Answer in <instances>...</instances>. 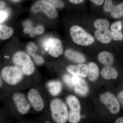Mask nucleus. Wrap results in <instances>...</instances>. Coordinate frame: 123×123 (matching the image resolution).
Listing matches in <instances>:
<instances>
[{
	"label": "nucleus",
	"instance_id": "nucleus-4",
	"mask_svg": "<svg viewBox=\"0 0 123 123\" xmlns=\"http://www.w3.org/2000/svg\"><path fill=\"white\" fill-rule=\"evenodd\" d=\"M70 34L73 41L78 45L88 46L94 42V38L92 36L78 26L71 27Z\"/></svg>",
	"mask_w": 123,
	"mask_h": 123
},
{
	"label": "nucleus",
	"instance_id": "nucleus-28",
	"mask_svg": "<svg viewBox=\"0 0 123 123\" xmlns=\"http://www.w3.org/2000/svg\"><path fill=\"white\" fill-rule=\"evenodd\" d=\"M0 23H1L7 18L8 16V13L6 11L1 10L0 11Z\"/></svg>",
	"mask_w": 123,
	"mask_h": 123
},
{
	"label": "nucleus",
	"instance_id": "nucleus-6",
	"mask_svg": "<svg viewBox=\"0 0 123 123\" xmlns=\"http://www.w3.org/2000/svg\"><path fill=\"white\" fill-rule=\"evenodd\" d=\"M43 47L49 55L57 57L62 55L63 52L61 41L57 38L50 37L45 40Z\"/></svg>",
	"mask_w": 123,
	"mask_h": 123
},
{
	"label": "nucleus",
	"instance_id": "nucleus-31",
	"mask_svg": "<svg viewBox=\"0 0 123 123\" xmlns=\"http://www.w3.org/2000/svg\"><path fill=\"white\" fill-rule=\"evenodd\" d=\"M84 0H69L70 2L75 4H80L83 2Z\"/></svg>",
	"mask_w": 123,
	"mask_h": 123
},
{
	"label": "nucleus",
	"instance_id": "nucleus-2",
	"mask_svg": "<svg viewBox=\"0 0 123 123\" xmlns=\"http://www.w3.org/2000/svg\"><path fill=\"white\" fill-rule=\"evenodd\" d=\"M22 69L18 66H7L3 68L1 71L2 79L6 83L15 85L21 81L23 76Z\"/></svg>",
	"mask_w": 123,
	"mask_h": 123
},
{
	"label": "nucleus",
	"instance_id": "nucleus-30",
	"mask_svg": "<svg viewBox=\"0 0 123 123\" xmlns=\"http://www.w3.org/2000/svg\"><path fill=\"white\" fill-rule=\"evenodd\" d=\"M104 0H90L91 2L98 6H101L103 4Z\"/></svg>",
	"mask_w": 123,
	"mask_h": 123
},
{
	"label": "nucleus",
	"instance_id": "nucleus-27",
	"mask_svg": "<svg viewBox=\"0 0 123 123\" xmlns=\"http://www.w3.org/2000/svg\"><path fill=\"white\" fill-rule=\"evenodd\" d=\"M122 25L120 21H116L113 23L111 26L112 31H121Z\"/></svg>",
	"mask_w": 123,
	"mask_h": 123
},
{
	"label": "nucleus",
	"instance_id": "nucleus-18",
	"mask_svg": "<svg viewBox=\"0 0 123 123\" xmlns=\"http://www.w3.org/2000/svg\"><path fill=\"white\" fill-rule=\"evenodd\" d=\"M101 75L103 78L106 79L111 78L116 79L118 77V73L115 68L111 66H106L101 71Z\"/></svg>",
	"mask_w": 123,
	"mask_h": 123
},
{
	"label": "nucleus",
	"instance_id": "nucleus-9",
	"mask_svg": "<svg viewBox=\"0 0 123 123\" xmlns=\"http://www.w3.org/2000/svg\"><path fill=\"white\" fill-rule=\"evenodd\" d=\"M31 10L34 13H36L39 12H43L50 18H55L57 16L55 8L42 0L36 1L31 7Z\"/></svg>",
	"mask_w": 123,
	"mask_h": 123
},
{
	"label": "nucleus",
	"instance_id": "nucleus-29",
	"mask_svg": "<svg viewBox=\"0 0 123 123\" xmlns=\"http://www.w3.org/2000/svg\"><path fill=\"white\" fill-rule=\"evenodd\" d=\"M118 98L123 107V91L119 93L118 95Z\"/></svg>",
	"mask_w": 123,
	"mask_h": 123
},
{
	"label": "nucleus",
	"instance_id": "nucleus-5",
	"mask_svg": "<svg viewBox=\"0 0 123 123\" xmlns=\"http://www.w3.org/2000/svg\"><path fill=\"white\" fill-rule=\"evenodd\" d=\"M66 101L70 109L69 112V122L70 123H78L81 118L79 100L74 95H70L66 98Z\"/></svg>",
	"mask_w": 123,
	"mask_h": 123
},
{
	"label": "nucleus",
	"instance_id": "nucleus-34",
	"mask_svg": "<svg viewBox=\"0 0 123 123\" xmlns=\"http://www.w3.org/2000/svg\"><path fill=\"white\" fill-rule=\"evenodd\" d=\"M11 0L14 1V2H18V1H20L21 0Z\"/></svg>",
	"mask_w": 123,
	"mask_h": 123
},
{
	"label": "nucleus",
	"instance_id": "nucleus-23",
	"mask_svg": "<svg viewBox=\"0 0 123 123\" xmlns=\"http://www.w3.org/2000/svg\"><path fill=\"white\" fill-rule=\"evenodd\" d=\"M30 35L31 37H34L36 35H40L44 33V29L43 27L39 26L35 28H30Z\"/></svg>",
	"mask_w": 123,
	"mask_h": 123
},
{
	"label": "nucleus",
	"instance_id": "nucleus-12",
	"mask_svg": "<svg viewBox=\"0 0 123 123\" xmlns=\"http://www.w3.org/2000/svg\"><path fill=\"white\" fill-rule=\"evenodd\" d=\"M73 83L75 92L82 96H85L89 92V88L85 80L77 76H73Z\"/></svg>",
	"mask_w": 123,
	"mask_h": 123
},
{
	"label": "nucleus",
	"instance_id": "nucleus-33",
	"mask_svg": "<svg viewBox=\"0 0 123 123\" xmlns=\"http://www.w3.org/2000/svg\"><path fill=\"white\" fill-rule=\"evenodd\" d=\"M5 5V2L2 1H0V9H1L4 8Z\"/></svg>",
	"mask_w": 123,
	"mask_h": 123
},
{
	"label": "nucleus",
	"instance_id": "nucleus-20",
	"mask_svg": "<svg viewBox=\"0 0 123 123\" xmlns=\"http://www.w3.org/2000/svg\"><path fill=\"white\" fill-rule=\"evenodd\" d=\"M88 78L91 81H95L99 75V69L98 66L94 63L91 62L88 64Z\"/></svg>",
	"mask_w": 123,
	"mask_h": 123
},
{
	"label": "nucleus",
	"instance_id": "nucleus-3",
	"mask_svg": "<svg viewBox=\"0 0 123 123\" xmlns=\"http://www.w3.org/2000/svg\"><path fill=\"white\" fill-rule=\"evenodd\" d=\"M12 60L15 64L22 66L25 75L30 76L34 72V64L29 55L25 52L19 51L15 53L13 57Z\"/></svg>",
	"mask_w": 123,
	"mask_h": 123
},
{
	"label": "nucleus",
	"instance_id": "nucleus-17",
	"mask_svg": "<svg viewBox=\"0 0 123 123\" xmlns=\"http://www.w3.org/2000/svg\"><path fill=\"white\" fill-rule=\"evenodd\" d=\"M65 55L69 59L77 63H83L86 61L85 57L82 54L71 49L66 50Z\"/></svg>",
	"mask_w": 123,
	"mask_h": 123
},
{
	"label": "nucleus",
	"instance_id": "nucleus-7",
	"mask_svg": "<svg viewBox=\"0 0 123 123\" xmlns=\"http://www.w3.org/2000/svg\"><path fill=\"white\" fill-rule=\"evenodd\" d=\"M27 98L24 94L19 92H15L12 96L17 110L21 115L26 114L30 110L31 105Z\"/></svg>",
	"mask_w": 123,
	"mask_h": 123
},
{
	"label": "nucleus",
	"instance_id": "nucleus-32",
	"mask_svg": "<svg viewBox=\"0 0 123 123\" xmlns=\"http://www.w3.org/2000/svg\"><path fill=\"white\" fill-rule=\"evenodd\" d=\"M115 123H123V117H120L117 119Z\"/></svg>",
	"mask_w": 123,
	"mask_h": 123
},
{
	"label": "nucleus",
	"instance_id": "nucleus-25",
	"mask_svg": "<svg viewBox=\"0 0 123 123\" xmlns=\"http://www.w3.org/2000/svg\"><path fill=\"white\" fill-rule=\"evenodd\" d=\"M72 77L67 74H65L63 76V80L64 82L70 88H72L74 87L73 83Z\"/></svg>",
	"mask_w": 123,
	"mask_h": 123
},
{
	"label": "nucleus",
	"instance_id": "nucleus-21",
	"mask_svg": "<svg viewBox=\"0 0 123 123\" xmlns=\"http://www.w3.org/2000/svg\"><path fill=\"white\" fill-rule=\"evenodd\" d=\"M13 30L11 27L1 25L0 26V38L1 39L6 40L10 37L13 34Z\"/></svg>",
	"mask_w": 123,
	"mask_h": 123
},
{
	"label": "nucleus",
	"instance_id": "nucleus-8",
	"mask_svg": "<svg viewBox=\"0 0 123 123\" xmlns=\"http://www.w3.org/2000/svg\"><path fill=\"white\" fill-rule=\"evenodd\" d=\"M101 102L108 108L112 114H118L120 110V104L114 95L110 92H106L100 96Z\"/></svg>",
	"mask_w": 123,
	"mask_h": 123
},
{
	"label": "nucleus",
	"instance_id": "nucleus-14",
	"mask_svg": "<svg viewBox=\"0 0 123 123\" xmlns=\"http://www.w3.org/2000/svg\"><path fill=\"white\" fill-rule=\"evenodd\" d=\"M94 34L96 39L103 43H109L112 40V33L108 29L97 30Z\"/></svg>",
	"mask_w": 123,
	"mask_h": 123
},
{
	"label": "nucleus",
	"instance_id": "nucleus-10",
	"mask_svg": "<svg viewBox=\"0 0 123 123\" xmlns=\"http://www.w3.org/2000/svg\"><path fill=\"white\" fill-rule=\"evenodd\" d=\"M27 98L31 106L36 111H40L44 107L43 99L38 91L34 88H31L29 90L27 94Z\"/></svg>",
	"mask_w": 123,
	"mask_h": 123
},
{
	"label": "nucleus",
	"instance_id": "nucleus-15",
	"mask_svg": "<svg viewBox=\"0 0 123 123\" xmlns=\"http://www.w3.org/2000/svg\"><path fill=\"white\" fill-rule=\"evenodd\" d=\"M26 48L28 53L32 56L36 64L40 65L44 63V60L43 56L36 53L37 48L34 43H30L27 46Z\"/></svg>",
	"mask_w": 123,
	"mask_h": 123
},
{
	"label": "nucleus",
	"instance_id": "nucleus-11",
	"mask_svg": "<svg viewBox=\"0 0 123 123\" xmlns=\"http://www.w3.org/2000/svg\"><path fill=\"white\" fill-rule=\"evenodd\" d=\"M103 9L105 12H110L113 18L121 17L123 16V2L115 6L113 4L112 0H105Z\"/></svg>",
	"mask_w": 123,
	"mask_h": 123
},
{
	"label": "nucleus",
	"instance_id": "nucleus-26",
	"mask_svg": "<svg viewBox=\"0 0 123 123\" xmlns=\"http://www.w3.org/2000/svg\"><path fill=\"white\" fill-rule=\"evenodd\" d=\"M112 37L115 40H121L123 38V35L121 31H112Z\"/></svg>",
	"mask_w": 123,
	"mask_h": 123
},
{
	"label": "nucleus",
	"instance_id": "nucleus-13",
	"mask_svg": "<svg viewBox=\"0 0 123 123\" xmlns=\"http://www.w3.org/2000/svg\"><path fill=\"white\" fill-rule=\"evenodd\" d=\"M66 69L73 76L85 78L88 75V66L85 64H80L77 66L70 65L67 66Z\"/></svg>",
	"mask_w": 123,
	"mask_h": 123
},
{
	"label": "nucleus",
	"instance_id": "nucleus-22",
	"mask_svg": "<svg viewBox=\"0 0 123 123\" xmlns=\"http://www.w3.org/2000/svg\"><path fill=\"white\" fill-rule=\"evenodd\" d=\"M110 25V23L107 20L103 18L97 19L94 23V27L98 30L108 29Z\"/></svg>",
	"mask_w": 123,
	"mask_h": 123
},
{
	"label": "nucleus",
	"instance_id": "nucleus-16",
	"mask_svg": "<svg viewBox=\"0 0 123 123\" xmlns=\"http://www.w3.org/2000/svg\"><path fill=\"white\" fill-rule=\"evenodd\" d=\"M48 90L53 96L58 95L61 92L62 89V84L57 80H53L49 82L47 84Z\"/></svg>",
	"mask_w": 123,
	"mask_h": 123
},
{
	"label": "nucleus",
	"instance_id": "nucleus-19",
	"mask_svg": "<svg viewBox=\"0 0 123 123\" xmlns=\"http://www.w3.org/2000/svg\"><path fill=\"white\" fill-rule=\"evenodd\" d=\"M99 61L106 66H109L114 62V57L111 53L106 51L102 52L98 56Z\"/></svg>",
	"mask_w": 123,
	"mask_h": 123
},
{
	"label": "nucleus",
	"instance_id": "nucleus-24",
	"mask_svg": "<svg viewBox=\"0 0 123 123\" xmlns=\"http://www.w3.org/2000/svg\"><path fill=\"white\" fill-rule=\"evenodd\" d=\"M54 6L55 8H62L64 7L63 2L60 0H42Z\"/></svg>",
	"mask_w": 123,
	"mask_h": 123
},
{
	"label": "nucleus",
	"instance_id": "nucleus-1",
	"mask_svg": "<svg viewBox=\"0 0 123 123\" xmlns=\"http://www.w3.org/2000/svg\"><path fill=\"white\" fill-rule=\"evenodd\" d=\"M51 116L55 123H66L68 120L69 112L67 106L61 99L55 98L50 103Z\"/></svg>",
	"mask_w": 123,
	"mask_h": 123
}]
</instances>
